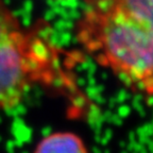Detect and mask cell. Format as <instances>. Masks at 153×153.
Here are the masks:
<instances>
[{
  "label": "cell",
  "instance_id": "obj_1",
  "mask_svg": "<svg viewBox=\"0 0 153 153\" xmlns=\"http://www.w3.org/2000/svg\"><path fill=\"white\" fill-rule=\"evenodd\" d=\"M83 57L57 43L49 25L25 24L0 0V112L16 108L34 89L56 94L84 111L89 101L76 74Z\"/></svg>",
  "mask_w": 153,
  "mask_h": 153
},
{
  "label": "cell",
  "instance_id": "obj_2",
  "mask_svg": "<svg viewBox=\"0 0 153 153\" xmlns=\"http://www.w3.org/2000/svg\"><path fill=\"white\" fill-rule=\"evenodd\" d=\"M74 36L85 57L153 96V0H82Z\"/></svg>",
  "mask_w": 153,
  "mask_h": 153
},
{
  "label": "cell",
  "instance_id": "obj_3",
  "mask_svg": "<svg viewBox=\"0 0 153 153\" xmlns=\"http://www.w3.org/2000/svg\"><path fill=\"white\" fill-rule=\"evenodd\" d=\"M33 153H89L84 140L72 132H54L36 143Z\"/></svg>",
  "mask_w": 153,
  "mask_h": 153
}]
</instances>
